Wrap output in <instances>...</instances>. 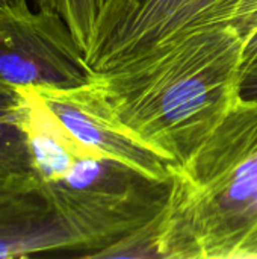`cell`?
<instances>
[{
	"mask_svg": "<svg viewBox=\"0 0 257 259\" xmlns=\"http://www.w3.org/2000/svg\"><path fill=\"white\" fill-rule=\"evenodd\" d=\"M244 41L227 23L197 26L91 80L117 120L171 165L182 164L241 97Z\"/></svg>",
	"mask_w": 257,
	"mask_h": 259,
	"instance_id": "6da1fadb",
	"label": "cell"
},
{
	"mask_svg": "<svg viewBox=\"0 0 257 259\" xmlns=\"http://www.w3.org/2000/svg\"><path fill=\"white\" fill-rule=\"evenodd\" d=\"M170 171L162 259H257V97H239L206 141Z\"/></svg>",
	"mask_w": 257,
	"mask_h": 259,
	"instance_id": "7a4b0ae2",
	"label": "cell"
},
{
	"mask_svg": "<svg viewBox=\"0 0 257 259\" xmlns=\"http://www.w3.org/2000/svg\"><path fill=\"white\" fill-rule=\"evenodd\" d=\"M39 187L80 244V258L98 252L153 222L167 206L171 181H155L82 146Z\"/></svg>",
	"mask_w": 257,
	"mask_h": 259,
	"instance_id": "3957f363",
	"label": "cell"
},
{
	"mask_svg": "<svg viewBox=\"0 0 257 259\" xmlns=\"http://www.w3.org/2000/svg\"><path fill=\"white\" fill-rule=\"evenodd\" d=\"M85 53L53 9L0 8V80L15 88L74 87L91 76Z\"/></svg>",
	"mask_w": 257,
	"mask_h": 259,
	"instance_id": "277c9868",
	"label": "cell"
},
{
	"mask_svg": "<svg viewBox=\"0 0 257 259\" xmlns=\"http://www.w3.org/2000/svg\"><path fill=\"white\" fill-rule=\"evenodd\" d=\"M238 0H108L85 55L91 71L108 70L186 29L227 23Z\"/></svg>",
	"mask_w": 257,
	"mask_h": 259,
	"instance_id": "5b68a950",
	"label": "cell"
},
{
	"mask_svg": "<svg viewBox=\"0 0 257 259\" xmlns=\"http://www.w3.org/2000/svg\"><path fill=\"white\" fill-rule=\"evenodd\" d=\"M32 90L67 132L89 153L121 162L155 181H171V164L124 129L91 77L74 87Z\"/></svg>",
	"mask_w": 257,
	"mask_h": 259,
	"instance_id": "8992f818",
	"label": "cell"
},
{
	"mask_svg": "<svg viewBox=\"0 0 257 259\" xmlns=\"http://www.w3.org/2000/svg\"><path fill=\"white\" fill-rule=\"evenodd\" d=\"M80 252L73 232L52 208L42 190L0 211V259Z\"/></svg>",
	"mask_w": 257,
	"mask_h": 259,
	"instance_id": "52a82bcc",
	"label": "cell"
},
{
	"mask_svg": "<svg viewBox=\"0 0 257 259\" xmlns=\"http://www.w3.org/2000/svg\"><path fill=\"white\" fill-rule=\"evenodd\" d=\"M24 93L0 80V173L33 175L32 159L23 129Z\"/></svg>",
	"mask_w": 257,
	"mask_h": 259,
	"instance_id": "ba28073f",
	"label": "cell"
},
{
	"mask_svg": "<svg viewBox=\"0 0 257 259\" xmlns=\"http://www.w3.org/2000/svg\"><path fill=\"white\" fill-rule=\"evenodd\" d=\"M108 0H38V8L56 11L68 24L82 52L86 55L97 20Z\"/></svg>",
	"mask_w": 257,
	"mask_h": 259,
	"instance_id": "9c48e42d",
	"label": "cell"
},
{
	"mask_svg": "<svg viewBox=\"0 0 257 259\" xmlns=\"http://www.w3.org/2000/svg\"><path fill=\"white\" fill-rule=\"evenodd\" d=\"M161 214L148 225L133 231L132 234L126 235L124 238L98 252L95 258L162 259L159 249Z\"/></svg>",
	"mask_w": 257,
	"mask_h": 259,
	"instance_id": "30bf717a",
	"label": "cell"
},
{
	"mask_svg": "<svg viewBox=\"0 0 257 259\" xmlns=\"http://www.w3.org/2000/svg\"><path fill=\"white\" fill-rule=\"evenodd\" d=\"M41 191L35 175H2L0 173V211H5Z\"/></svg>",
	"mask_w": 257,
	"mask_h": 259,
	"instance_id": "8fae6325",
	"label": "cell"
},
{
	"mask_svg": "<svg viewBox=\"0 0 257 259\" xmlns=\"http://www.w3.org/2000/svg\"><path fill=\"white\" fill-rule=\"evenodd\" d=\"M227 24L245 41L257 29V0H238Z\"/></svg>",
	"mask_w": 257,
	"mask_h": 259,
	"instance_id": "7c38bea8",
	"label": "cell"
},
{
	"mask_svg": "<svg viewBox=\"0 0 257 259\" xmlns=\"http://www.w3.org/2000/svg\"><path fill=\"white\" fill-rule=\"evenodd\" d=\"M239 91H241V97L244 99L257 97V61L242 70Z\"/></svg>",
	"mask_w": 257,
	"mask_h": 259,
	"instance_id": "4fadbf2b",
	"label": "cell"
},
{
	"mask_svg": "<svg viewBox=\"0 0 257 259\" xmlns=\"http://www.w3.org/2000/svg\"><path fill=\"white\" fill-rule=\"evenodd\" d=\"M257 61V29L244 41V68Z\"/></svg>",
	"mask_w": 257,
	"mask_h": 259,
	"instance_id": "5bb4252c",
	"label": "cell"
},
{
	"mask_svg": "<svg viewBox=\"0 0 257 259\" xmlns=\"http://www.w3.org/2000/svg\"><path fill=\"white\" fill-rule=\"evenodd\" d=\"M26 0H0V8L3 6H15V5H26Z\"/></svg>",
	"mask_w": 257,
	"mask_h": 259,
	"instance_id": "9a60e30c",
	"label": "cell"
}]
</instances>
